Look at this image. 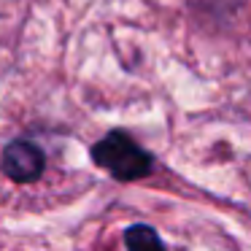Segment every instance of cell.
I'll use <instances>...</instances> for the list:
<instances>
[{
	"mask_svg": "<svg viewBox=\"0 0 251 251\" xmlns=\"http://www.w3.org/2000/svg\"><path fill=\"white\" fill-rule=\"evenodd\" d=\"M92 157L100 168L108 170V173L119 181L143 178V176L151 173V165H154L151 154L143 151L127 132H119V130L108 132L103 141L95 143Z\"/></svg>",
	"mask_w": 251,
	"mask_h": 251,
	"instance_id": "obj_1",
	"label": "cell"
},
{
	"mask_svg": "<svg viewBox=\"0 0 251 251\" xmlns=\"http://www.w3.org/2000/svg\"><path fill=\"white\" fill-rule=\"evenodd\" d=\"M44 151L30 141H14L3 151V173L17 184H30L44 173Z\"/></svg>",
	"mask_w": 251,
	"mask_h": 251,
	"instance_id": "obj_2",
	"label": "cell"
},
{
	"mask_svg": "<svg viewBox=\"0 0 251 251\" xmlns=\"http://www.w3.org/2000/svg\"><path fill=\"white\" fill-rule=\"evenodd\" d=\"M127 251H165V243L149 224H132L125 232Z\"/></svg>",
	"mask_w": 251,
	"mask_h": 251,
	"instance_id": "obj_3",
	"label": "cell"
}]
</instances>
